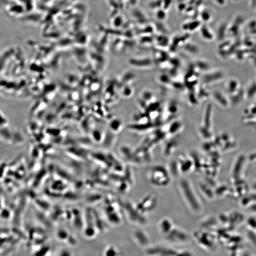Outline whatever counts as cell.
Listing matches in <instances>:
<instances>
[{"label":"cell","mask_w":256,"mask_h":256,"mask_svg":"<svg viewBox=\"0 0 256 256\" xmlns=\"http://www.w3.org/2000/svg\"><path fill=\"white\" fill-rule=\"evenodd\" d=\"M179 187L184 199L188 207L193 212L197 211L199 209L198 201L194 200L191 197L194 198H197L195 195V192L189 182L187 180H182L180 183Z\"/></svg>","instance_id":"1"},{"label":"cell","mask_w":256,"mask_h":256,"mask_svg":"<svg viewBox=\"0 0 256 256\" xmlns=\"http://www.w3.org/2000/svg\"><path fill=\"white\" fill-rule=\"evenodd\" d=\"M166 241L174 244H182L187 242V233L180 229L174 227L171 231L165 236Z\"/></svg>","instance_id":"2"},{"label":"cell","mask_w":256,"mask_h":256,"mask_svg":"<svg viewBox=\"0 0 256 256\" xmlns=\"http://www.w3.org/2000/svg\"><path fill=\"white\" fill-rule=\"evenodd\" d=\"M134 238L138 243L143 247L148 246L150 239L145 232L141 230H137L134 233Z\"/></svg>","instance_id":"3"},{"label":"cell","mask_w":256,"mask_h":256,"mask_svg":"<svg viewBox=\"0 0 256 256\" xmlns=\"http://www.w3.org/2000/svg\"><path fill=\"white\" fill-rule=\"evenodd\" d=\"M132 64L136 68H150L152 65V62L150 59H135L132 61Z\"/></svg>","instance_id":"4"},{"label":"cell","mask_w":256,"mask_h":256,"mask_svg":"<svg viewBox=\"0 0 256 256\" xmlns=\"http://www.w3.org/2000/svg\"><path fill=\"white\" fill-rule=\"evenodd\" d=\"M174 227V226L171 221L168 220H163L161 221L159 225V229L161 233L165 236L171 231V230Z\"/></svg>","instance_id":"5"},{"label":"cell","mask_w":256,"mask_h":256,"mask_svg":"<svg viewBox=\"0 0 256 256\" xmlns=\"http://www.w3.org/2000/svg\"><path fill=\"white\" fill-rule=\"evenodd\" d=\"M177 256H195V254L188 250H179Z\"/></svg>","instance_id":"6"}]
</instances>
